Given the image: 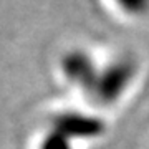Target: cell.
Wrapping results in <instances>:
<instances>
[{
	"label": "cell",
	"instance_id": "obj_1",
	"mask_svg": "<svg viewBox=\"0 0 149 149\" xmlns=\"http://www.w3.org/2000/svg\"><path fill=\"white\" fill-rule=\"evenodd\" d=\"M136 80V61L116 58L106 66H100L88 95L100 104H114L131 88Z\"/></svg>",
	"mask_w": 149,
	"mask_h": 149
},
{
	"label": "cell",
	"instance_id": "obj_2",
	"mask_svg": "<svg viewBox=\"0 0 149 149\" xmlns=\"http://www.w3.org/2000/svg\"><path fill=\"white\" fill-rule=\"evenodd\" d=\"M53 129L66 136L73 143L78 141L88 143L100 139L106 133V123L101 118L90 113L66 111L56 114V118L53 119Z\"/></svg>",
	"mask_w": 149,
	"mask_h": 149
},
{
	"label": "cell",
	"instance_id": "obj_3",
	"mask_svg": "<svg viewBox=\"0 0 149 149\" xmlns=\"http://www.w3.org/2000/svg\"><path fill=\"white\" fill-rule=\"evenodd\" d=\"M98 63L88 52L74 48L61 58V73L73 86L88 93L98 73Z\"/></svg>",
	"mask_w": 149,
	"mask_h": 149
},
{
	"label": "cell",
	"instance_id": "obj_4",
	"mask_svg": "<svg viewBox=\"0 0 149 149\" xmlns=\"http://www.w3.org/2000/svg\"><path fill=\"white\" fill-rule=\"evenodd\" d=\"M116 8L129 18H143L149 15V0H111Z\"/></svg>",
	"mask_w": 149,
	"mask_h": 149
},
{
	"label": "cell",
	"instance_id": "obj_5",
	"mask_svg": "<svg viewBox=\"0 0 149 149\" xmlns=\"http://www.w3.org/2000/svg\"><path fill=\"white\" fill-rule=\"evenodd\" d=\"M38 149H74V143L52 128V131H48L42 138Z\"/></svg>",
	"mask_w": 149,
	"mask_h": 149
}]
</instances>
